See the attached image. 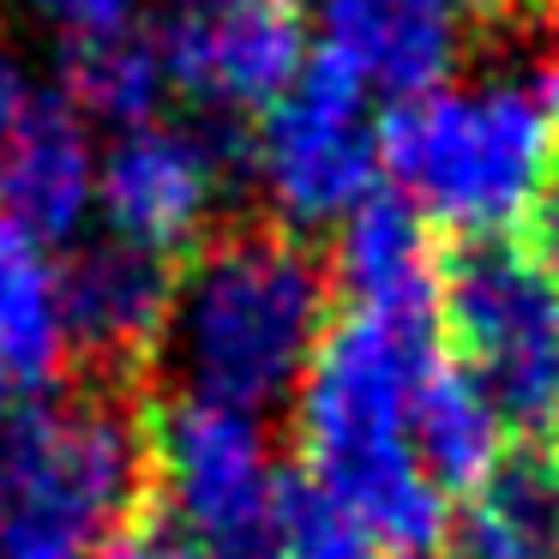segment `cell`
Masks as SVG:
<instances>
[{"label":"cell","mask_w":559,"mask_h":559,"mask_svg":"<svg viewBox=\"0 0 559 559\" xmlns=\"http://www.w3.org/2000/svg\"><path fill=\"white\" fill-rule=\"evenodd\" d=\"M433 349V331L343 313L295 391L301 475L325 487L385 559L433 554L445 542V493L409 439L415 379Z\"/></svg>","instance_id":"1"},{"label":"cell","mask_w":559,"mask_h":559,"mask_svg":"<svg viewBox=\"0 0 559 559\" xmlns=\"http://www.w3.org/2000/svg\"><path fill=\"white\" fill-rule=\"evenodd\" d=\"M331 331V271L283 223L211 235L181 271L169 361L187 397L271 415L301 391Z\"/></svg>","instance_id":"2"},{"label":"cell","mask_w":559,"mask_h":559,"mask_svg":"<svg viewBox=\"0 0 559 559\" xmlns=\"http://www.w3.org/2000/svg\"><path fill=\"white\" fill-rule=\"evenodd\" d=\"M379 169L433 229L457 241H511L559 181V121L530 73L445 79L391 103Z\"/></svg>","instance_id":"3"},{"label":"cell","mask_w":559,"mask_h":559,"mask_svg":"<svg viewBox=\"0 0 559 559\" xmlns=\"http://www.w3.org/2000/svg\"><path fill=\"white\" fill-rule=\"evenodd\" d=\"M145 487V415L121 391L25 397L0 427V559H97Z\"/></svg>","instance_id":"4"},{"label":"cell","mask_w":559,"mask_h":559,"mask_svg":"<svg viewBox=\"0 0 559 559\" xmlns=\"http://www.w3.org/2000/svg\"><path fill=\"white\" fill-rule=\"evenodd\" d=\"M145 475L157 518L217 559H265L289 475L277 469L265 415L169 391L145 409Z\"/></svg>","instance_id":"5"},{"label":"cell","mask_w":559,"mask_h":559,"mask_svg":"<svg viewBox=\"0 0 559 559\" xmlns=\"http://www.w3.org/2000/svg\"><path fill=\"white\" fill-rule=\"evenodd\" d=\"M451 355L493 391L511 427H547L559 403V277L523 241H463L439 271Z\"/></svg>","instance_id":"6"},{"label":"cell","mask_w":559,"mask_h":559,"mask_svg":"<svg viewBox=\"0 0 559 559\" xmlns=\"http://www.w3.org/2000/svg\"><path fill=\"white\" fill-rule=\"evenodd\" d=\"M373 91L337 61L313 49L283 103H271L247 127V163L259 193L289 235L337 229L349 211L379 193V121H367Z\"/></svg>","instance_id":"7"},{"label":"cell","mask_w":559,"mask_h":559,"mask_svg":"<svg viewBox=\"0 0 559 559\" xmlns=\"http://www.w3.org/2000/svg\"><path fill=\"white\" fill-rule=\"evenodd\" d=\"M235 163H247V127H133V133H115V145L97 157V211L127 247H145L157 259L199 253L211 241Z\"/></svg>","instance_id":"8"},{"label":"cell","mask_w":559,"mask_h":559,"mask_svg":"<svg viewBox=\"0 0 559 559\" xmlns=\"http://www.w3.org/2000/svg\"><path fill=\"white\" fill-rule=\"evenodd\" d=\"M169 91L205 121H259L307 67V31L295 7H247V0H181L151 25Z\"/></svg>","instance_id":"9"},{"label":"cell","mask_w":559,"mask_h":559,"mask_svg":"<svg viewBox=\"0 0 559 559\" xmlns=\"http://www.w3.org/2000/svg\"><path fill=\"white\" fill-rule=\"evenodd\" d=\"M181 271L145 247L115 235L85 241L61 265V319H67V361L85 367V385L127 391L163 349Z\"/></svg>","instance_id":"10"},{"label":"cell","mask_w":559,"mask_h":559,"mask_svg":"<svg viewBox=\"0 0 559 559\" xmlns=\"http://www.w3.org/2000/svg\"><path fill=\"white\" fill-rule=\"evenodd\" d=\"M439 271L445 253L433 247V223L397 193H373L361 211L337 223L331 289L349 295V313L385 319L403 331L439 325Z\"/></svg>","instance_id":"11"},{"label":"cell","mask_w":559,"mask_h":559,"mask_svg":"<svg viewBox=\"0 0 559 559\" xmlns=\"http://www.w3.org/2000/svg\"><path fill=\"white\" fill-rule=\"evenodd\" d=\"M97 211V151L91 121L73 103L31 97L13 139L0 145V223H13L37 247L73 241Z\"/></svg>","instance_id":"12"},{"label":"cell","mask_w":559,"mask_h":559,"mask_svg":"<svg viewBox=\"0 0 559 559\" xmlns=\"http://www.w3.org/2000/svg\"><path fill=\"white\" fill-rule=\"evenodd\" d=\"M319 49L403 103L451 79L463 31L439 0H319Z\"/></svg>","instance_id":"13"},{"label":"cell","mask_w":559,"mask_h":559,"mask_svg":"<svg viewBox=\"0 0 559 559\" xmlns=\"http://www.w3.org/2000/svg\"><path fill=\"white\" fill-rule=\"evenodd\" d=\"M409 439L445 499H463L511 457V415L451 349H433L415 379Z\"/></svg>","instance_id":"14"},{"label":"cell","mask_w":559,"mask_h":559,"mask_svg":"<svg viewBox=\"0 0 559 559\" xmlns=\"http://www.w3.org/2000/svg\"><path fill=\"white\" fill-rule=\"evenodd\" d=\"M457 559H559V457L511 451L475 493H463Z\"/></svg>","instance_id":"15"},{"label":"cell","mask_w":559,"mask_h":559,"mask_svg":"<svg viewBox=\"0 0 559 559\" xmlns=\"http://www.w3.org/2000/svg\"><path fill=\"white\" fill-rule=\"evenodd\" d=\"M0 373L25 397H43L67 373L61 265L13 223H0Z\"/></svg>","instance_id":"16"},{"label":"cell","mask_w":559,"mask_h":559,"mask_svg":"<svg viewBox=\"0 0 559 559\" xmlns=\"http://www.w3.org/2000/svg\"><path fill=\"white\" fill-rule=\"evenodd\" d=\"M61 97L85 121H109L115 133L157 121V103L169 97V73L151 25H127L109 37L61 43Z\"/></svg>","instance_id":"17"},{"label":"cell","mask_w":559,"mask_h":559,"mask_svg":"<svg viewBox=\"0 0 559 559\" xmlns=\"http://www.w3.org/2000/svg\"><path fill=\"white\" fill-rule=\"evenodd\" d=\"M265 559H385L379 542L307 475H289Z\"/></svg>","instance_id":"18"},{"label":"cell","mask_w":559,"mask_h":559,"mask_svg":"<svg viewBox=\"0 0 559 559\" xmlns=\"http://www.w3.org/2000/svg\"><path fill=\"white\" fill-rule=\"evenodd\" d=\"M31 13L49 31H61V43H85V37H109V31L139 25L145 0H31Z\"/></svg>","instance_id":"19"},{"label":"cell","mask_w":559,"mask_h":559,"mask_svg":"<svg viewBox=\"0 0 559 559\" xmlns=\"http://www.w3.org/2000/svg\"><path fill=\"white\" fill-rule=\"evenodd\" d=\"M97 559H217V554H205L199 542H187L169 518H157V511L145 506L139 518H127L121 530L97 547Z\"/></svg>","instance_id":"20"},{"label":"cell","mask_w":559,"mask_h":559,"mask_svg":"<svg viewBox=\"0 0 559 559\" xmlns=\"http://www.w3.org/2000/svg\"><path fill=\"white\" fill-rule=\"evenodd\" d=\"M31 79H25V67H19V55L7 49V37H0V145L13 139V127H19V115L31 109Z\"/></svg>","instance_id":"21"},{"label":"cell","mask_w":559,"mask_h":559,"mask_svg":"<svg viewBox=\"0 0 559 559\" xmlns=\"http://www.w3.org/2000/svg\"><path fill=\"white\" fill-rule=\"evenodd\" d=\"M523 247H530V253L559 277V181H554V193H547L542 205H535V217H530V241H523Z\"/></svg>","instance_id":"22"},{"label":"cell","mask_w":559,"mask_h":559,"mask_svg":"<svg viewBox=\"0 0 559 559\" xmlns=\"http://www.w3.org/2000/svg\"><path fill=\"white\" fill-rule=\"evenodd\" d=\"M530 79H535V91H542V103L554 109V121H559V13H554V31H547L542 55H535Z\"/></svg>","instance_id":"23"},{"label":"cell","mask_w":559,"mask_h":559,"mask_svg":"<svg viewBox=\"0 0 559 559\" xmlns=\"http://www.w3.org/2000/svg\"><path fill=\"white\" fill-rule=\"evenodd\" d=\"M445 13L457 19H499V13H518V7H530V0H439Z\"/></svg>","instance_id":"24"},{"label":"cell","mask_w":559,"mask_h":559,"mask_svg":"<svg viewBox=\"0 0 559 559\" xmlns=\"http://www.w3.org/2000/svg\"><path fill=\"white\" fill-rule=\"evenodd\" d=\"M403 559H457V554H445V547H433V554H403Z\"/></svg>","instance_id":"25"},{"label":"cell","mask_w":559,"mask_h":559,"mask_svg":"<svg viewBox=\"0 0 559 559\" xmlns=\"http://www.w3.org/2000/svg\"><path fill=\"white\" fill-rule=\"evenodd\" d=\"M547 433H554V457H559V403H554V421H547Z\"/></svg>","instance_id":"26"},{"label":"cell","mask_w":559,"mask_h":559,"mask_svg":"<svg viewBox=\"0 0 559 559\" xmlns=\"http://www.w3.org/2000/svg\"><path fill=\"white\" fill-rule=\"evenodd\" d=\"M247 7H295V0H247Z\"/></svg>","instance_id":"27"}]
</instances>
